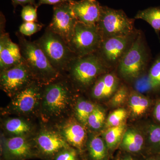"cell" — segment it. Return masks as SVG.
<instances>
[{
    "label": "cell",
    "instance_id": "6da1fadb",
    "mask_svg": "<svg viewBox=\"0 0 160 160\" xmlns=\"http://www.w3.org/2000/svg\"><path fill=\"white\" fill-rule=\"evenodd\" d=\"M74 89L69 79L63 75L42 84L39 112L44 121L60 119L67 115L72 105Z\"/></svg>",
    "mask_w": 160,
    "mask_h": 160
},
{
    "label": "cell",
    "instance_id": "7a4b0ae2",
    "mask_svg": "<svg viewBox=\"0 0 160 160\" xmlns=\"http://www.w3.org/2000/svg\"><path fill=\"white\" fill-rule=\"evenodd\" d=\"M23 60L29 67L36 80L46 84L57 79L62 75L52 66L37 43L26 39L19 32L16 33Z\"/></svg>",
    "mask_w": 160,
    "mask_h": 160
},
{
    "label": "cell",
    "instance_id": "3957f363",
    "mask_svg": "<svg viewBox=\"0 0 160 160\" xmlns=\"http://www.w3.org/2000/svg\"><path fill=\"white\" fill-rule=\"evenodd\" d=\"M109 69L94 53L75 57L65 73L74 88L86 89L92 86L98 78Z\"/></svg>",
    "mask_w": 160,
    "mask_h": 160
},
{
    "label": "cell",
    "instance_id": "277c9868",
    "mask_svg": "<svg viewBox=\"0 0 160 160\" xmlns=\"http://www.w3.org/2000/svg\"><path fill=\"white\" fill-rule=\"evenodd\" d=\"M151 60V53L145 35L140 31L137 37L117 68L120 76L127 81H134L144 74Z\"/></svg>",
    "mask_w": 160,
    "mask_h": 160
},
{
    "label": "cell",
    "instance_id": "5b68a950",
    "mask_svg": "<svg viewBox=\"0 0 160 160\" xmlns=\"http://www.w3.org/2000/svg\"><path fill=\"white\" fill-rule=\"evenodd\" d=\"M35 42L42 50L52 66L62 75L76 57L62 38L47 28L42 36Z\"/></svg>",
    "mask_w": 160,
    "mask_h": 160
},
{
    "label": "cell",
    "instance_id": "8992f818",
    "mask_svg": "<svg viewBox=\"0 0 160 160\" xmlns=\"http://www.w3.org/2000/svg\"><path fill=\"white\" fill-rule=\"evenodd\" d=\"M135 19L130 18L122 9L102 6V14L97 26L102 40L131 34L137 30Z\"/></svg>",
    "mask_w": 160,
    "mask_h": 160
},
{
    "label": "cell",
    "instance_id": "52a82bcc",
    "mask_svg": "<svg viewBox=\"0 0 160 160\" xmlns=\"http://www.w3.org/2000/svg\"><path fill=\"white\" fill-rule=\"evenodd\" d=\"M42 84L34 81L13 95L4 110L6 114L28 116L39 110L42 94Z\"/></svg>",
    "mask_w": 160,
    "mask_h": 160
},
{
    "label": "cell",
    "instance_id": "ba28073f",
    "mask_svg": "<svg viewBox=\"0 0 160 160\" xmlns=\"http://www.w3.org/2000/svg\"><path fill=\"white\" fill-rule=\"evenodd\" d=\"M102 41L97 25H86L78 22L71 40L68 43L76 57L95 53Z\"/></svg>",
    "mask_w": 160,
    "mask_h": 160
},
{
    "label": "cell",
    "instance_id": "9c48e42d",
    "mask_svg": "<svg viewBox=\"0 0 160 160\" xmlns=\"http://www.w3.org/2000/svg\"><path fill=\"white\" fill-rule=\"evenodd\" d=\"M141 30L131 34L104 39L95 52L109 69L117 67L122 58L130 49Z\"/></svg>",
    "mask_w": 160,
    "mask_h": 160
},
{
    "label": "cell",
    "instance_id": "30bf717a",
    "mask_svg": "<svg viewBox=\"0 0 160 160\" xmlns=\"http://www.w3.org/2000/svg\"><path fill=\"white\" fill-rule=\"evenodd\" d=\"M35 81L34 75L24 61L1 71V89L10 98Z\"/></svg>",
    "mask_w": 160,
    "mask_h": 160
},
{
    "label": "cell",
    "instance_id": "8fae6325",
    "mask_svg": "<svg viewBox=\"0 0 160 160\" xmlns=\"http://www.w3.org/2000/svg\"><path fill=\"white\" fill-rule=\"evenodd\" d=\"M1 155L2 160H26L38 158L34 140L28 137L2 136Z\"/></svg>",
    "mask_w": 160,
    "mask_h": 160
},
{
    "label": "cell",
    "instance_id": "7c38bea8",
    "mask_svg": "<svg viewBox=\"0 0 160 160\" xmlns=\"http://www.w3.org/2000/svg\"><path fill=\"white\" fill-rule=\"evenodd\" d=\"M53 10L52 19L47 28L68 44L78 22L72 8L71 2L54 5Z\"/></svg>",
    "mask_w": 160,
    "mask_h": 160
},
{
    "label": "cell",
    "instance_id": "4fadbf2b",
    "mask_svg": "<svg viewBox=\"0 0 160 160\" xmlns=\"http://www.w3.org/2000/svg\"><path fill=\"white\" fill-rule=\"evenodd\" d=\"M38 158L52 160L58 153L70 147V145L59 132L48 129H43L34 138Z\"/></svg>",
    "mask_w": 160,
    "mask_h": 160
},
{
    "label": "cell",
    "instance_id": "5bb4252c",
    "mask_svg": "<svg viewBox=\"0 0 160 160\" xmlns=\"http://www.w3.org/2000/svg\"><path fill=\"white\" fill-rule=\"evenodd\" d=\"M71 4L78 22L86 25H97L102 14V6L97 0H73Z\"/></svg>",
    "mask_w": 160,
    "mask_h": 160
},
{
    "label": "cell",
    "instance_id": "9a60e30c",
    "mask_svg": "<svg viewBox=\"0 0 160 160\" xmlns=\"http://www.w3.org/2000/svg\"><path fill=\"white\" fill-rule=\"evenodd\" d=\"M59 133L70 146L82 154L86 149V131L82 125L75 120L69 119L61 126Z\"/></svg>",
    "mask_w": 160,
    "mask_h": 160
},
{
    "label": "cell",
    "instance_id": "2e32d148",
    "mask_svg": "<svg viewBox=\"0 0 160 160\" xmlns=\"http://www.w3.org/2000/svg\"><path fill=\"white\" fill-rule=\"evenodd\" d=\"M24 61L19 46L11 41L8 33L1 31L0 69L1 71L15 66Z\"/></svg>",
    "mask_w": 160,
    "mask_h": 160
},
{
    "label": "cell",
    "instance_id": "e0dca14e",
    "mask_svg": "<svg viewBox=\"0 0 160 160\" xmlns=\"http://www.w3.org/2000/svg\"><path fill=\"white\" fill-rule=\"evenodd\" d=\"M119 79L114 72H106L98 78L92 86L91 95L97 99L113 95L120 86Z\"/></svg>",
    "mask_w": 160,
    "mask_h": 160
},
{
    "label": "cell",
    "instance_id": "ac0fdd59",
    "mask_svg": "<svg viewBox=\"0 0 160 160\" xmlns=\"http://www.w3.org/2000/svg\"><path fill=\"white\" fill-rule=\"evenodd\" d=\"M2 128L9 137H31L30 136L34 131L33 125L29 121L21 117L6 119L3 122Z\"/></svg>",
    "mask_w": 160,
    "mask_h": 160
},
{
    "label": "cell",
    "instance_id": "d6986e66",
    "mask_svg": "<svg viewBox=\"0 0 160 160\" xmlns=\"http://www.w3.org/2000/svg\"><path fill=\"white\" fill-rule=\"evenodd\" d=\"M119 148L123 152L136 155L141 154L145 150L146 152V146L144 138L134 129H128L125 131Z\"/></svg>",
    "mask_w": 160,
    "mask_h": 160
},
{
    "label": "cell",
    "instance_id": "ffe728a7",
    "mask_svg": "<svg viewBox=\"0 0 160 160\" xmlns=\"http://www.w3.org/2000/svg\"><path fill=\"white\" fill-rule=\"evenodd\" d=\"M89 160H109V150L105 140L99 136H92L86 143Z\"/></svg>",
    "mask_w": 160,
    "mask_h": 160
},
{
    "label": "cell",
    "instance_id": "44dd1931",
    "mask_svg": "<svg viewBox=\"0 0 160 160\" xmlns=\"http://www.w3.org/2000/svg\"><path fill=\"white\" fill-rule=\"evenodd\" d=\"M135 19H142L147 22L154 29L159 37L160 32V7H151L138 12Z\"/></svg>",
    "mask_w": 160,
    "mask_h": 160
},
{
    "label": "cell",
    "instance_id": "7402d4cb",
    "mask_svg": "<svg viewBox=\"0 0 160 160\" xmlns=\"http://www.w3.org/2000/svg\"><path fill=\"white\" fill-rule=\"evenodd\" d=\"M126 131V125L123 123L119 126L110 127L104 133V140L109 151L119 147L123 135Z\"/></svg>",
    "mask_w": 160,
    "mask_h": 160
},
{
    "label": "cell",
    "instance_id": "603a6c76",
    "mask_svg": "<svg viewBox=\"0 0 160 160\" xmlns=\"http://www.w3.org/2000/svg\"><path fill=\"white\" fill-rule=\"evenodd\" d=\"M129 107L134 116H140L145 113L150 106L148 98L137 92H132L129 98Z\"/></svg>",
    "mask_w": 160,
    "mask_h": 160
},
{
    "label": "cell",
    "instance_id": "cb8c5ba5",
    "mask_svg": "<svg viewBox=\"0 0 160 160\" xmlns=\"http://www.w3.org/2000/svg\"><path fill=\"white\" fill-rule=\"evenodd\" d=\"M96 106L91 102L79 99L74 108L75 115L79 122L83 126H87L89 116Z\"/></svg>",
    "mask_w": 160,
    "mask_h": 160
},
{
    "label": "cell",
    "instance_id": "d4e9b609",
    "mask_svg": "<svg viewBox=\"0 0 160 160\" xmlns=\"http://www.w3.org/2000/svg\"><path fill=\"white\" fill-rule=\"evenodd\" d=\"M146 153L147 155L160 154V125L159 124H152L149 126Z\"/></svg>",
    "mask_w": 160,
    "mask_h": 160
},
{
    "label": "cell",
    "instance_id": "484cf974",
    "mask_svg": "<svg viewBox=\"0 0 160 160\" xmlns=\"http://www.w3.org/2000/svg\"><path fill=\"white\" fill-rule=\"evenodd\" d=\"M152 86V92L160 91V52L153 60L147 72Z\"/></svg>",
    "mask_w": 160,
    "mask_h": 160
},
{
    "label": "cell",
    "instance_id": "4316f807",
    "mask_svg": "<svg viewBox=\"0 0 160 160\" xmlns=\"http://www.w3.org/2000/svg\"><path fill=\"white\" fill-rule=\"evenodd\" d=\"M105 118L106 116L104 110L99 107L96 106L89 116L87 125L94 130H98L101 129L104 125Z\"/></svg>",
    "mask_w": 160,
    "mask_h": 160
},
{
    "label": "cell",
    "instance_id": "83f0119b",
    "mask_svg": "<svg viewBox=\"0 0 160 160\" xmlns=\"http://www.w3.org/2000/svg\"><path fill=\"white\" fill-rule=\"evenodd\" d=\"M133 82L135 90L139 93H147L153 91L152 86L147 72H145Z\"/></svg>",
    "mask_w": 160,
    "mask_h": 160
},
{
    "label": "cell",
    "instance_id": "f1b7e54d",
    "mask_svg": "<svg viewBox=\"0 0 160 160\" xmlns=\"http://www.w3.org/2000/svg\"><path fill=\"white\" fill-rule=\"evenodd\" d=\"M127 115V111L123 108H119L114 110L108 117L106 122V126L109 128L119 126L124 123Z\"/></svg>",
    "mask_w": 160,
    "mask_h": 160
},
{
    "label": "cell",
    "instance_id": "f546056e",
    "mask_svg": "<svg viewBox=\"0 0 160 160\" xmlns=\"http://www.w3.org/2000/svg\"><path fill=\"white\" fill-rule=\"evenodd\" d=\"M129 96V89L125 85H121L112 98L110 104L113 107H118L125 102Z\"/></svg>",
    "mask_w": 160,
    "mask_h": 160
},
{
    "label": "cell",
    "instance_id": "4dcf8cb0",
    "mask_svg": "<svg viewBox=\"0 0 160 160\" xmlns=\"http://www.w3.org/2000/svg\"><path fill=\"white\" fill-rule=\"evenodd\" d=\"M81 154L78 149L70 146L60 152L52 160H80Z\"/></svg>",
    "mask_w": 160,
    "mask_h": 160
},
{
    "label": "cell",
    "instance_id": "1f68e13d",
    "mask_svg": "<svg viewBox=\"0 0 160 160\" xmlns=\"http://www.w3.org/2000/svg\"><path fill=\"white\" fill-rule=\"evenodd\" d=\"M43 25L36 22H24L20 26L19 32L26 36H30L40 31Z\"/></svg>",
    "mask_w": 160,
    "mask_h": 160
},
{
    "label": "cell",
    "instance_id": "d6a6232c",
    "mask_svg": "<svg viewBox=\"0 0 160 160\" xmlns=\"http://www.w3.org/2000/svg\"><path fill=\"white\" fill-rule=\"evenodd\" d=\"M27 5L23 6L21 17L24 22H37V6Z\"/></svg>",
    "mask_w": 160,
    "mask_h": 160
},
{
    "label": "cell",
    "instance_id": "836d02e7",
    "mask_svg": "<svg viewBox=\"0 0 160 160\" xmlns=\"http://www.w3.org/2000/svg\"><path fill=\"white\" fill-rule=\"evenodd\" d=\"M153 116L158 124L160 125V99L156 102L153 110Z\"/></svg>",
    "mask_w": 160,
    "mask_h": 160
},
{
    "label": "cell",
    "instance_id": "e575fe53",
    "mask_svg": "<svg viewBox=\"0 0 160 160\" xmlns=\"http://www.w3.org/2000/svg\"><path fill=\"white\" fill-rule=\"evenodd\" d=\"M73 0H39L37 6H41L43 4L47 5H57L60 3L66 2H71Z\"/></svg>",
    "mask_w": 160,
    "mask_h": 160
},
{
    "label": "cell",
    "instance_id": "d590c367",
    "mask_svg": "<svg viewBox=\"0 0 160 160\" xmlns=\"http://www.w3.org/2000/svg\"><path fill=\"white\" fill-rule=\"evenodd\" d=\"M14 7L18 5L25 6L26 5H34L35 4V0H12Z\"/></svg>",
    "mask_w": 160,
    "mask_h": 160
},
{
    "label": "cell",
    "instance_id": "8d00e7d4",
    "mask_svg": "<svg viewBox=\"0 0 160 160\" xmlns=\"http://www.w3.org/2000/svg\"><path fill=\"white\" fill-rule=\"evenodd\" d=\"M123 154L121 155L118 160H139L137 157L136 155L131 154L128 152H125Z\"/></svg>",
    "mask_w": 160,
    "mask_h": 160
},
{
    "label": "cell",
    "instance_id": "74e56055",
    "mask_svg": "<svg viewBox=\"0 0 160 160\" xmlns=\"http://www.w3.org/2000/svg\"><path fill=\"white\" fill-rule=\"evenodd\" d=\"M143 160H160V154L148 155Z\"/></svg>",
    "mask_w": 160,
    "mask_h": 160
}]
</instances>
